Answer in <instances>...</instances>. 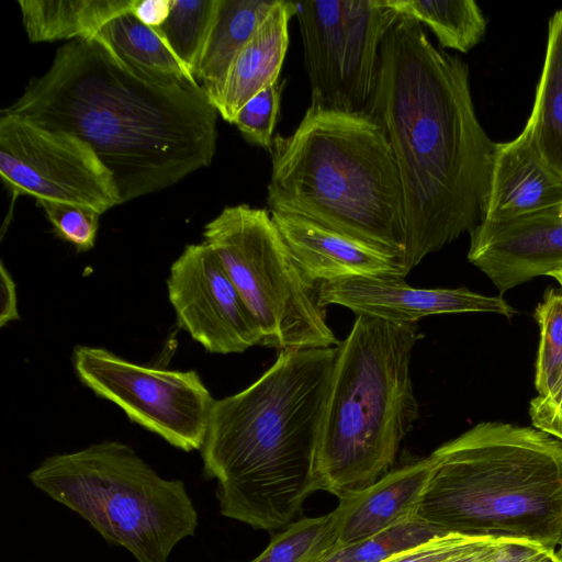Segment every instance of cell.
I'll list each match as a JSON object with an SVG mask.
<instances>
[{
	"label": "cell",
	"mask_w": 562,
	"mask_h": 562,
	"mask_svg": "<svg viewBox=\"0 0 562 562\" xmlns=\"http://www.w3.org/2000/svg\"><path fill=\"white\" fill-rule=\"evenodd\" d=\"M323 306L341 305L357 315L397 324L416 323L436 314L491 313L513 318L517 311L501 295H484L467 288H413L401 278L353 277L318 284Z\"/></svg>",
	"instance_id": "13"
},
{
	"label": "cell",
	"mask_w": 562,
	"mask_h": 562,
	"mask_svg": "<svg viewBox=\"0 0 562 562\" xmlns=\"http://www.w3.org/2000/svg\"><path fill=\"white\" fill-rule=\"evenodd\" d=\"M1 307L0 326L20 318L18 313L16 286L3 263L0 268Z\"/></svg>",
	"instance_id": "35"
},
{
	"label": "cell",
	"mask_w": 562,
	"mask_h": 562,
	"mask_svg": "<svg viewBox=\"0 0 562 562\" xmlns=\"http://www.w3.org/2000/svg\"><path fill=\"white\" fill-rule=\"evenodd\" d=\"M53 231L59 238L72 244L78 251H88L95 244L99 214L93 209L56 201L40 200Z\"/></svg>",
	"instance_id": "29"
},
{
	"label": "cell",
	"mask_w": 562,
	"mask_h": 562,
	"mask_svg": "<svg viewBox=\"0 0 562 562\" xmlns=\"http://www.w3.org/2000/svg\"><path fill=\"white\" fill-rule=\"evenodd\" d=\"M549 277H552L559 284L562 291V268H559L549 273Z\"/></svg>",
	"instance_id": "36"
},
{
	"label": "cell",
	"mask_w": 562,
	"mask_h": 562,
	"mask_svg": "<svg viewBox=\"0 0 562 562\" xmlns=\"http://www.w3.org/2000/svg\"><path fill=\"white\" fill-rule=\"evenodd\" d=\"M558 217H559V220H560V221H561V223H562V202H561V204H560V205H559V207H558Z\"/></svg>",
	"instance_id": "40"
},
{
	"label": "cell",
	"mask_w": 562,
	"mask_h": 562,
	"mask_svg": "<svg viewBox=\"0 0 562 562\" xmlns=\"http://www.w3.org/2000/svg\"><path fill=\"white\" fill-rule=\"evenodd\" d=\"M216 3L217 0H172L169 16L159 26L170 49L193 76L211 29Z\"/></svg>",
	"instance_id": "25"
},
{
	"label": "cell",
	"mask_w": 562,
	"mask_h": 562,
	"mask_svg": "<svg viewBox=\"0 0 562 562\" xmlns=\"http://www.w3.org/2000/svg\"><path fill=\"white\" fill-rule=\"evenodd\" d=\"M420 337L416 323L357 315L337 346L316 451V491L345 499L390 472L419 415L409 363Z\"/></svg>",
	"instance_id": "6"
},
{
	"label": "cell",
	"mask_w": 562,
	"mask_h": 562,
	"mask_svg": "<svg viewBox=\"0 0 562 562\" xmlns=\"http://www.w3.org/2000/svg\"><path fill=\"white\" fill-rule=\"evenodd\" d=\"M417 515L446 533L562 543V442L533 427L483 422L430 456Z\"/></svg>",
	"instance_id": "5"
},
{
	"label": "cell",
	"mask_w": 562,
	"mask_h": 562,
	"mask_svg": "<svg viewBox=\"0 0 562 562\" xmlns=\"http://www.w3.org/2000/svg\"><path fill=\"white\" fill-rule=\"evenodd\" d=\"M561 202L562 177L541 159L525 128L514 139L496 143L481 221L515 220Z\"/></svg>",
	"instance_id": "16"
},
{
	"label": "cell",
	"mask_w": 562,
	"mask_h": 562,
	"mask_svg": "<svg viewBox=\"0 0 562 562\" xmlns=\"http://www.w3.org/2000/svg\"><path fill=\"white\" fill-rule=\"evenodd\" d=\"M290 254L314 283L353 277L404 279L401 260L303 216L270 212Z\"/></svg>",
	"instance_id": "15"
},
{
	"label": "cell",
	"mask_w": 562,
	"mask_h": 562,
	"mask_svg": "<svg viewBox=\"0 0 562 562\" xmlns=\"http://www.w3.org/2000/svg\"><path fill=\"white\" fill-rule=\"evenodd\" d=\"M172 0H135L131 13L143 24L159 27L169 16Z\"/></svg>",
	"instance_id": "34"
},
{
	"label": "cell",
	"mask_w": 562,
	"mask_h": 562,
	"mask_svg": "<svg viewBox=\"0 0 562 562\" xmlns=\"http://www.w3.org/2000/svg\"><path fill=\"white\" fill-rule=\"evenodd\" d=\"M333 551H334V550H333ZM333 551H331V552H333ZM331 552H330V553H331ZM330 553H329V554H328V555H327L323 561H321V562H340V561H338V560L333 559V558L330 557Z\"/></svg>",
	"instance_id": "39"
},
{
	"label": "cell",
	"mask_w": 562,
	"mask_h": 562,
	"mask_svg": "<svg viewBox=\"0 0 562 562\" xmlns=\"http://www.w3.org/2000/svg\"><path fill=\"white\" fill-rule=\"evenodd\" d=\"M0 114V176L14 194L99 214L121 204L112 173L88 143L20 115Z\"/></svg>",
	"instance_id": "11"
},
{
	"label": "cell",
	"mask_w": 562,
	"mask_h": 562,
	"mask_svg": "<svg viewBox=\"0 0 562 562\" xmlns=\"http://www.w3.org/2000/svg\"><path fill=\"white\" fill-rule=\"evenodd\" d=\"M475 538L479 537L443 533L384 562H445L468 547Z\"/></svg>",
	"instance_id": "30"
},
{
	"label": "cell",
	"mask_w": 562,
	"mask_h": 562,
	"mask_svg": "<svg viewBox=\"0 0 562 562\" xmlns=\"http://www.w3.org/2000/svg\"><path fill=\"white\" fill-rule=\"evenodd\" d=\"M179 327L212 353L263 346V336L214 250L186 246L167 280Z\"/></svg>",
	"instance_id": "12"
},
{
	"label": "cell",
	"mask_w": 562,
	"mask_h": 562,
	"mask_svg": "<svg viewBox=\"0 0 562 562\" xmlns=\"http://www.w3.org/2000/svg\"><path fill=\"white\" fill-rule=\"evenodd\" d=\"M397 16L391 0L296 2L312 104L364 110L375 88L381 44Z\"/></svg>",
	"instance_id": "9"
},
{
	"label": "cell",
	"mask_w": 562,
	"mask_h": 562,
	"mask_svg": "<svg viewBox=\"0 0 562 562\" xmlns=\"http://www.w3.org/2000/svg\"><path fill=\"white\" fill-rule=\"evenodd\" d=\"M528 412L533 428L562 442V378L548 393L533 397Z\"/></svg>",
	"instance_id": "31"
},
{
	"label": "cell",
	"mask_w": 562,
	"mask_h": 562,
	"mask_svg": "<svg viewBox=\"0 0 562 562\" xmlns=\"http://www.w3.org/2000/svg\"><path fill=\"white\" fill-rule=\"evenodd\" d=\"M292 16H296V2L279 0L234 59L222 88L211 99L226 122L233 124L248 100L278 81L289 46Z\"/></svg>",
	"instance_id": "18"
},
{
	"label": "cell",
	"mask_w": 562,
	"mask_h": 562,
	"mask_svg": "<svg viewBox=\"0 0 562 562\" xmlns=\"http://www.w3.org/2000/svg\"><path fill=\"white\" fill-rule=\"evenodd\" d=\"M282 85L279 80L248 100L236 114L233 124L251 144L270 151L273 131L280 111Z\"/></svg>",
	"instance_id": "28"
},
{
	"label": "cell",
	"mask_w": 562,
	"mask_h": 562,
	"mask_svg": "<svg viewBox=\"0 0 562 562\" xmlns=\"http://www.w3.org/2000/svg\"><path fill=\"white\" fill-rule=\"evenodd\" d=\"M558 207L509 221H481L470 233L469 262L501 294L562 268Z\"/></svg>",
	"instance_id": "14"
},
{
	"label": "cell",
	"mask_w": 562,
	"mask_h": 562,
	"mask_svg": "<svg viewBox=\"0 0 562 562\" xmlns=\"http://www.w3.org/2000/svg\"><path fill=\"white\" fill-rule=\"evenodd\" d=\"M398 14L427 26L441 48L468 53L486 32L483 11L474 0H391Z\"/></svg>",
	"instance_id": "22"
},
{
	"label": "cell",
	"mask_w": 562,
	"mask_h": 562,
	"mask_svg": "<svg viewBox=\"0 0 562 562\" xmlns=\"http://www.w3.org/2000/svg\"><path fill=\"white\" fill-rule=\"evenodd\" d=\"M443 533L416 514L361 542L338 546L330 557L340 562H384Z\"/></svg>",
	"instance_id": "26"
},
{
	"label": "cell",
	"mask_w": 562,
	"mask_h": 562,
	"mask_svg": "<svg viewBox=\"0 0 562 562\" xmlns=\"http://www.w3.org/2000/svg\"><path fill=\"white\" fill-rule=\"evenodd\" d=\"M279 0H217L211 29L194 74L210 100L231 65Z\"/></svg>",
	"instance_id": "19"
},
{
	"label": "cell",
	"mask_w": 562,
	"mask_h": 562,
	"mask_svg": "<svg viewBox=\"0 0 562 562\" xmlns=\"http://www.w3.org/2000/svg\"><path fill=\"white\" fill-rule=\"evenodd\" d=\"M524 128L541 159L562 177V9L549 20L541 75Z\"/></svg>",
	"instance_id": "20"
},
{
	"label": "cell",
	"mask_w": 562,
	"mask_h": 562,
	"mask_svg": "<svg viewBox=\"0 0 562 562\" xmlns=\"http://www.w3.org/2000/svg\"><path fill=\"white\" fill-rule=\"evenodd\" d=\"M135 0H19L22 23L32 43L94 35L115 16L131 12Z\"/></svg>",
	"instance_id": "21"
},
{
	"label": "cell",
	"mask_w": 562,
	"mask_h": 562,
	"mask_svg": "<svg viewBox=\"0 0 562 562\" xmlns=\"http://www.w3.org/2000/svg\"><path fill=\"white\" fill-rule=\"evenodd\" d=\"M384 133L402 183L408 273L481 222L496 143L481 125L468 65L435 47L398 14L380 48L374 91L362 111Z\"/></svg>",
	"instance_id": "1"
},
{
	"label": "cell",
	"mask_w": 562,
	"mask_h": 562,
	"mask_svg": "<svg viewBox=\"0 0 562 562\" xmlns=\"http://www.w3.org/2000/svg\"><path fill=\"white\" fill-rule=\"evenodd\" d=\"M547 552L552 551L531 542L508 540L499 549L492 562H533Z\"/></svg>",
	"instance_id": "33"
},
{
	"label": "cell",
	"mask_w": 562,
	"mask_h": 562,
	"mask_svg": "<svg viewBox=\"0 0 562 562\" xmlns=\"http://www.w3.org/2000/svg\"><path fill=\"white\" fill-rule=\"evenodd\" d=\"M29 480L137 562H168L175 547L199 526L183 481L161 477L120 441L47 457Z\"/></svg>",
	"instance_id": "7"
},
{
	"label": "cell",
	"mask_w": 562,
	"mask_h": 562,
	"mask_svg": "<svg viewBox=\"0 0 562 562\" xmlns=\"http://www.w3.org/2000/svg\"><path fill=\"white\" fill-rule=\"evenodd\" d=\"M92 36L98 37L119 57L146 70L195 79L170 49L159 27L143 24L131 12L115 16Z\"/></svg>",
	"instance_id": "23"
},
{
	"label": "cell",
	"mask_w": 562,
	"mask_h": 562,
	"mask_svg": "<svg viewBox=\"0 0 562 562\" xmlns=\"http://www.w3.org/2000/svg\"><path fill=\"white\" fill-rule=\"evenodd\" d=\"M203 237L259 326L263 346L282 351L339 345L318 284L302 272L268 210L226 206L204 226Z\"/></svg>",
	"instance_id": "8"
},
{
	"label": "cell",
	"mask_w": 562,
	"mask_h": 562,
	"mask_svg": "<svg viewBox=\"0 0 562 562\" xmlns=\"http://www.w3.org/2000/svg\"><path fill=\"white\" fill-rule=\"evenodd\" d=\"M553 558L555 562H562V543L554 550Z\"/></svg>",
	"instance_id": "38"
},
{
	"label": "cell",
	"mask_w": 562,
	"mask_h": 562,
	"mask_svg": "<svg viewBox=\"0 0 562 562\" xmlns=\"http://www.w3.org/2000/svg\"><path fill=\"white\" fill-rule=\"evenodd\" d=\"M336 347L280 351L241 392L215 400L201 448L223 516L272 531L316 491L315 459Z\"/></svg>",
	"instance_id": "3"
},
{
	"label": "cell",
	"mask_w": 562,
	"mask_h": 562,
	"mask_svg": "<svg viewBox=\"0 0 562 562\" xmlns=\"http://www.w3.org/2000/svg\"><path fill=\"white\" fill-rule=\"evenodd\" d=\"M540 340L535 387L538 394L552 390L562 378V291L549 289L535 310Z\"/></svg>",
	"instance_id": "27"
},
{
	"label": "cell",
	"mask_w": 562,
	"mask_h": 562,
	"mask_svg": "<svg viewBox=\"0 0 562 562\" xmlns=\"http://www.w3.org/2000/svg\"><path fill=\"white\" fill-rule=\"evenodd\" d=\"M533 562H555V560L553 558V552H547L546 554H543L542 557H540L539 559H537Z\"/></svg>",
	"instance_id": "37"
},
{
	"label": "cell",
	"mask_w": 562,
	"mask_h": 562,
	"mask_svg": "<svg viewBox=\"0 0 562 562\" xmlns=\"http://www.w3.org/2000/svg\"><path fill=\"white\" fill-rule=\"evenodd\" d=\"M507 539L475 538L445 562H492Z\"/></svg>",
	"instance_id": "32"
},
{
	"label": "cell",
	"mask_w": 562,
	"mask_h": 562,
	"mask_svg": "<svg viewBox=\"0 0 562 562\" xmlns=\"http://www.w3.org/2000/svg\"><path fill=\"white\" fill-rule=\"evenodd\" d=\"M1 112L88 143L112 173L121 204L210 166L216 150L218 112L198 80L138 67L95 36L60 46Z\"/></svg>",
	"instance_id": "2"
},
{
	"label": "cell",
	"mask_w": 562,
	"mask_h": 562,
	"mask_svg": "<svg viewBox=\"0 0 562 562\" xmlns=\"http://www.w3.org/2000/svg\"><path fill=\"white\" fill-rule=\"evenodd\" d=\"M269 153V212L312 220L403 263L400 172L371 116L311 103L291 135L273 137Z\"/></svg>",
	"instance_id": "4"
},
{
	"label": "cell",
	"mask_w": 562,
	"mask_h": 562,
	"mask_svg": "<svg viewBox=\"0 0 562 562\" xmlns=\"http://www.w3.org/2000/svg\"><path fill=\"white\" fill-rule=\"evenodd\" d=\"M336 512L291 522L249 562H321L338 547Z\"/></svg>",
	"instance_id": "24"
},
{
	"label": "cell",
	"mask_w": 562,
	"mask_h": 562,
	"mask_svg": "<svg viewBox=\"0 0 562 562\" xmlns=\"http://www.w3.org/2000/svg\"><path fill=\"white\" fill-rule=\"evenodd\" d=\"M432 472L430 457L393 470L335 509L339 547L361 542L417 514Z\"/></svg>",
	"instance_id": "17"
},
{
	"label": "cell",
	"mask_w": 562,
	"mask_h": 562,
	"mask_svg": "<svg viewBox=\"0 0 562 562\" xmlns=\"http://www.w3.org/2000/svg\"><path fill=\"white\" fill-rule=\"evenodd\" d=\"M78 379L127 417L184 451L201 450L215 400L193 371L140 366L100 347L76 346Z\"/></svg>",
	"instance_id": "10"
}]
</instances>
